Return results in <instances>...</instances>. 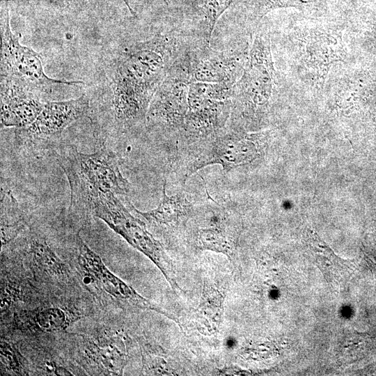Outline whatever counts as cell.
<instances>
[{
  "instance_id": "6da1fadb",
  "label": "cell",
  "mask_w": 376,
  "mask_h": 376,
  "mask_svg": "<svg viewBox=\"0 0 376 376\" xmlns=\"http://www.w3.org/2000/svg\"><path fill=\"white\" fill-rule=\"evenodd\" d=\"M191 45V36L176 29L123 42L106 54L99 65L96 92L89 97V118L97 135L118 137L146 127L156 91Z\"/></svg>"
},
{
  "instance_id": "7a4b0ae2",
  "label": "cell",
  "mask_w": 376,
  "mask_h": 376,
  "mask_svg": "<svg viewBox=\"0 0 376 376\" xmlns=\"http://www.w3.org/2000/svg\"><path fill=\"white\" fill-rule=\"evenodd\" d=\"M56 157L69 183L72 211L92 214V203L100 194L125 195L130 191L118 156L104 145L91 153L80 152L72 144L61 145Z\"/></svg>"
},
{
  "instance_id": "3957f363",
  "label": "cell",
  "mask_w": 376,
  "mask_h": 376,
  "mask_svg": "<svg viewBox=\"0 0 376 376\" xmlns=\"http://www.w3.org/2000/svg\"><path fill=\"white\" fill-rule=\"evenodd\" d=\"M232 88L219 83H190L181 132L189 138L206 139L224 130L230 116Z\"/></svg>"
},
{
  "instance_id": "277c9868",
  "label": "cell",
  "mask_w": 376,
  "mask_h": 376,
  "mask_svg": "<svg viewBox=\"0 0 376 376\" xmlns=\"http://www.w3.org/2000/svg\"><path fill=\"white\" fill-rule=\"evenodd\" d=\"M190 83V60L185 54L174 63L156 91L146 116L147 128L182 132Z\"/></svg>"
},
{
  "instance_id": "5b68a950",
  "label": "cell",
  "mask_w": 376,
  "mask_h": 376,
  "mask_svg": "<svg viewBox=\"0 0 376 376\" xmlns=\"http://www.w3.org/2000/svg\"><path fill=\"white\" fill-rule=\"evenodd\" d=\"M1 76L19 78L39 88L43 93L57 85L83 84L80 80H58L48 77L44 70L41 54L22 45L19 36L10 27L9 3L3 0L1 5Z\"/></svg>"
},
{
  "instance_id": "8992f818",
  "label": "cell",
  "mask_w": 376,
  "mask_h": 376,
  "mask_svg": "<svg viewBox=\"0 0 376 376\" xmlns=\"http://www.w3.org/2000/svg\"><path fill=\"white\" fill-rule=\"evenodd\" d=\"M90 99L83 94L64 101H47L29 125L16 128L15 137L21 145L31 148H47L61 137L70 125L88 114Z\"/></svg>"
},
{
  "instance_id": "52a82bcc",
  "label": "cell",
  "mask_w": 376,
  "mask_h": 376,
  "mask_svg": "<svg viewBox=\"0 0 376 376\" xmlns=\"http://www.w3.org/2000/svg\"><path fill=\"white\" fill-rule=\"evenodd\" d=\"M93 215L102 220L111 229L155 263H159L161 246L134 217L113 192L100 194L91 207Z\"/></svg>"
},
{
  "instance_id": "ba28073f",
  "label": "cell",
  "mask_w": 376,
  "mask_h": 376,
  "mask_svg": "<svg viewBox=\"0 0 376 376\" xmlns=\"http://www.w3.org/2000/svg\"><path fill=\"white\" fill-rule=\"evenodd\" d=\"M205 140L204 150L191 162L186 178L198 169L219 164L226 171L247 164L256 158L258 149L254 136L241 134L235 130L225 128Z\"/></svg>"
},
{
  "instance_id": "9c48e42d",
  "label": "cell",
  "mask_w": 376,
  "mask_h": 376,
  "mask_svg": "<svg viewBox=\"0 0 376 376\" xmlns=\"http://www.w3.org/2000/svg\"><path fill=\"white\" fill-rule=\"evenodd\" d=\"M43 92L15 77L1 76V126L22 128L31 124L45 102Z\"/></svg>"
},
{
  "instance_id": "30bf717a",
  "label": "cell",
  "mask_w": 376,
  "mask_h": 376,
  "mask_svg": "<svg viewBox=\"0 0 376 376\" xmlns=\"http://www.w3.org/2000/svg\"><path fill=\"white\" fill-rule=\"evenodd\" d=\"M75 243L78 264L85 279L90 283L117 300L141 308L155 309L153 304L111 272L100 256L83 240L79 233Z\"/></svg>"
},
{
  "instance_id": "8fae6325",
  "label": "cell",
  "mask_w": 376,
  "mask_h": 376,
  "mask_svg": "<svg viewBox=\"0 0 376 376\" xmlns=\"http://www.w3.org/2000/svg\"><path fill=\"white\" fill-rule=\"evenodd\" d=\"M244 63L242 54L214 51L210 44L201 43L190 54L191 83H219L233 86L240 79Z\"/></svg>"
},
{
  "instance_id": "7c38bea8",
  "label": "cell",
  "mask_w": 376,
  "mask_h": 376,
  "mask_svg": "<svg viewBox=\"0 0 376 376\" xmlns=\"http://www.w3.org/2000/svg\"><path fill=\"white\" fill-rule=\"evenodd\" d=\"M88 354L106 375L121 374L125 362L123 342L118 334H101L89 343Z\"/></svg>"
},
{
  "instance_id": "4fadbf2b",
  "label": "cell",
  "mask_w": 376,
  "mask_h": 376,
  "mask_svg": "<svg viewBox=\"0 0 376 376\" xmlns=\"http://www.w3.org/2000/svg\"><path fill=\"white\" fill-rule=\"evenodd\" d=\"M192 204L182 194L168 196L166 181L163 186L162 197L157 207L148 212H141L133 207L134 210L147 221L156 224H169L177 221L185 215Z\"/></svg>"
},
{
  "instance_id": "5bb4252c",
  "label": "cell",
  "mask_w": 376,
  "mask_h": 376,
  "mask_svg": "<svg viewBox=\"0 0 376 376\" xmlns=\"http://www.w3.org/2000/svg\"><path fill=\"white\" fill-rule=\"evenodd\" d=\"M29 253L36 263L47 273L61 276L66 272L65 264L45 240L32 239L29 244Z\"/></svg>"
},
{
  "instance_id": "9a60e30c",
  "label": "cell",
  "mask_w": 376,
  "mask_h": 376,
  "mask_svg": "<svg viewBox=\"0 0 376 376\" xmlns=\"http://www.w3.org/2000/svg\"><path fill=\"white\" fill-rule=\"evenodd\" d=\"M34 321L39 329L46 332L63 330L70 322L66 313L58 307L41 309L36 313Z\"/></svg>"
},
{
  "instance_id": "2e32d148",
  "label": "cell",
  "mask_w": 376,
  "mask_h": 376,
  "mask_svg": "<svg viewBox=\"0 0 376 376\" xmlns=\"http://www.w3.org/2000/svg\"><path fill=\"white\" fill-rule=\"evenodd\" d=\"M19 352L10 343L1 342V361L3 367L16 375H24L25 370L21 361Z\"/></svg>"
},
{
  "instance_id": "e0dca14e",
  "label": "cell",
  "mask_w": 376,
  "mask_h": 376,
  "mask_svg": "<svg viewBox=\"0 0 376 376\" xmlns=\"http://www.w3.org/2000/svg\"><path fill=\"white\" fill-rule=\"evenodd\" d=\"M318 0H258V11L263 14L272 8L277 6H301L311 1L317 2Z\"/></svg>"
},
{
  "instance_id": "ac0fdd59",
  "label": "cell",
  "mask_w": 376,
  "mask_h": 376,
  "mask_svg": "<svg viewBox=\"0 0 376 376\" xmlns=\"http://www.w3.org/2000/svg\"><path fill=\"white\" fill-rule=\"evenodd\" d=\"M87 1L88 0H50L52 3L61 6L79 5Z\"/></svg>"
},
{
  "instance_id": "d6986e66",
  "label": "cell",
  "mask_w": 376,
  "mask_h": 376,
  "mask_svg": "<svg viewBox=\"0 0 376 376\" xmlns=\"http://www.w3.org/2000/svg\"><path fill=\"white\" fill-rule=\"evenodd\" d=\"M54 373L56 375H72V374L67 369L58 366L54 368Z\"/></svg>"
}]
</instances>
